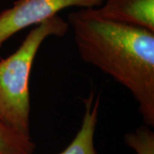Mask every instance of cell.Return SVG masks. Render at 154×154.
<instances>
[{"label":"cell","mask_w":154,"mask_h":154,"mask_svg":"<svg viewBox=\"0 0 154 154\" xmlns=\"http://www.w3.org/2000/svg\"><path fill=\"white\" fill-rule=\"evenodd\" d=\"M83 60L98 67L128 89L144 122L154 125V32L87 16L69 15Z\"/></svg>","instance_id":"obj_1"},{"label":"cell","mask_w":154,"mask_h":154,"mask_svg":"<svg viewBox=\"0 0 154 154\" xmlns=\"http://www.w3.org/2000/svg\"><path fill=\"white\" fill-rule=\"evenodd\" d=\"M69 23L56 15L36 25L10 57L0 61V121L22 136L29 132V77L35 56L45 39L62 37Z\"/></svg>","instance_id":"obj_2"},{"label":"cell","mask_w":154,"mask_h":154,"mask_svg":"<svg viewBox=\"0 0 154 154\" xmlns=\"http://www.w3.org/2000/svg\"><path fill=\"white\" fill-rule=\"evenodd\" d=\"M102 4L103 0H17L0 13V47L17 32L38 25L63 9L96 8Z\"/></svg>","instance_id":"obj_3"},{"label":"cell","mask_w":154,"mask_h":154,"mask_svg":"<svg viewBox=\"0 0 154 154\" xmlns=\"http://www.w3.org/2000/svg\"><path fill=\"white\" fill-rule=\"evenodd\" d=\"M82 11L89 17L154 32V0H106L99 7L82 9Z\"/></svg>","instance_id":"obj_4"},{"label":"cell","mask_w":154,"mask_h":154,"mask_svg":"<svg viewBox=\"0 0 154 154\" xmlns=\"http://www.w3.org/2000/svg\"><path fill=\"white\" fill-rule=\"evenodd\" d=\"M85 113L82 123L75 137L59 154H96L94 147V134L99 115V99L94 94L85 100Z\"/></svg>","instance_id":"obj_5"},{"label":"cell","mask_w":154,"mask_h":154,"mask_svg":"<svg viewBox=\"0 0 154 154\" xmlns=\"http://www.w3.org/2000/svg\"><path fill=\"white\" fill-rule=\"evenodd\" d=\"M34 150L31 138L22 136L0 121V154H33Z\"/></svg>","instance_id":"obj_6"},{"label":"cell","mask_w":154,"mask_h":154,"mask_svg":"<svg viewBox=\"0 0 154 154\" xmlns=\"http://www.w3.org/2000/svg\"><path fill=\"white\" fill-rule=\"evenodd\" d=\"M125 141L137 154H154V134L148 128L141 127L128 134Z\"/></svg>","instance_id":"obj_7"}]
</instances>
